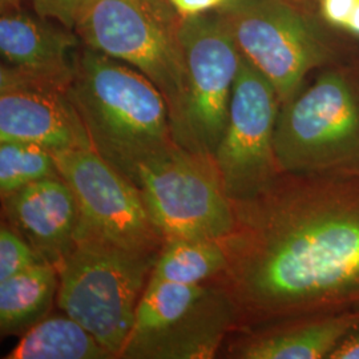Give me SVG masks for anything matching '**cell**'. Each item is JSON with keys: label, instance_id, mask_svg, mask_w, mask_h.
<instances>
[{"label": "cell", "instance_id": "cell-1", "mask_svg": "<svg viewBox=\"0 0 359 359\" xmlns=\"http://www.w3.org/2000/svg\"><path fill=\"white\" fill-rule=\"evenodd\" d=\"M231 203L226 266L212 283L229 295L237 332L359 311V179L283 172Z\"/></svg>", "mask_w": 359, "mask_h": 359}, {"label": "cell", "instance_id": "cell-2", "mask_svg": "<svg viewBox=\"0 0 359 359\" xmlns=\"http://www.w3.org/2000/svg\"><path fill=\"white\" fill-rule=\"evenodd\" d=\"M68 96L92 148L136 185L142 165L179 144L167 102L136 68L81 46Z\"/></svg>", "mask_w": 359, "mask_h": 359}, {"label": "cell", "instance_id": "cell-3", "mask_svg": "<svg viewBox=\"0 0 359 359\" xmlns=\"http://www.w3.org/2000/svg\"><path fill=\"white\" fill-rule=\"evenodd\" d=\"M274 149L286 173L359 179V68L327 65L281 104Z\"/></svg>", "mask_w": 359, "mask_h": 359}, {"label": "cell", "instance_id": "cell-4", "mask_svg": "<svg viewBox=\"0 0 359 359\" xmlns=\"http://www.w3.org/2000/svg\"><path fill=\"white\" fill-rule=\"evenodd\" d=\"M181 22L169 0H86L75 26L83 46L136 68L160 90L176 142L188 83Z\"/></svg>", "mask_w": 359, "mask_h": 359}, {"label": "cell", "instance_id": "cell-5", "mask_svg": "<svg viewBox=\"0 0 359 359\" xmlns=\"http://www.w3.org/2000/svg\"><path fill=\"white\" fill-rule=\"evenodd\" d=\"M157 257L77 231L74 248L56 268L57 306L120 358Z\"/></svg>", "mask_w": 359, "mask_h": 359}, {"label": "cell", "instance_id": "cell-6", "mask_svg": "<svg viewBox=\"0 0 359 359\" xmlns=\"http://www.w3.org/2000/svg\"><path fill=\"white\" fill-rule=\"evenodd\" d=\"M136 187L165 240L219 241L233 229V203L212 156L177 145L142 165Z\"/></svg>", "mask_w": 359, "mask_h": 359}, {"label": "cell", "instance_id": "cell-7", "mask_svg": "<svg viewBox=\"0 0 359 359\" xmlns=\"http://www.w3.org/2000/svg\"><path fill=\"white\" fill-rule=\"evenodd\" d=\"M243 53L274 87L281 104L335 52L308 19L283 0H231L221 11Z\"/></svg>", "mask_w": 359, "mask_h": 359}, {"label": "cell", "instance_id": "cell-8", "mask_svg": "<svg viewBox=\"0 0 359 359\" xmlns=\"http://www.w3.org/2000/svg\"><path fill=\"white\" fill-rule=\"evenodd\" d=\"M180 39L188 83L177 142L188 151L213 157L226 128L243 53L226 18L218 11L182 18Z\"/></svg>", "mask_w": 359, "mask_h": 359}, {"label": "cell", "instance_id": "cell-9", "mask_svg": "<svg viewBox=\"0 0 359 359\" xmlns=\"http://www.w3.org/2000/svg\"><path fill=\"white\" fill-rule=\"evenodd\" d=\"M280 107L271 83L243 56L226 128L213 154L231 201L256 196L283 173L274 149Z\"/></svg>", "mask_w": 359, "mask_h": 359}, {"label": "cell", "instance_id": "cell-10", "mask_svg": "<svg viewBox=\"0 0 359 359\" xmlns=\"http://www.w3.org/2000/svg\"><path fill=\"white\" fill-rule=\"evenodd\" d=\"M59 173L75 193L79 231L142 253H160L165 236L144 204L139 188L93 148L52 152Z\"/></svg>", "mask_w": 359, "mask_h": 359}, {"label": "cell", "instance_id": "cell-11", "mask_svg": "<svg viewBox=\"0 0 359 359\" xmlns=\"http://www.w3.org/2000/svg\"><path fill=\"white\" fill-rule=\"evenodd\" d=\"M0 142L38 144L51 152L92 148L68 88L0 68Z\"/></svg>", "mask_w": 359, "mask_h": 359}, {"label": "cell", "instance_id": "cell-12", "mask_svg": "<svg viewBox=\"0 0 359 359\" xmlns=\"http://www.w3.org/2000/svg\"><path fill=\"white\" fill-rule=\"evenodd\" d=\"M237 329V311L229 295L210 283L205 294L180 308L163 326L130 338L120 358H215L226 337Z\"/></svg>", "mask_w": 359, "mask_h": 359}, {"label": "cell", "instance_id": "cell-13", "mask_svg": "<svg viewBox=\"0 0 359 359\" xmlns=\"http://www.w3.org/2000/svg\"><path fill=\"white\" fill-rule=\"evenodd\" d=\"M3 221L10 224L41 261L57 268L76 243L80 209L62 176L40 180L1 197Z\"/></svg>", "mask_w": 359, "mask_h": 359}, {"label": "cell", "instance_id": "cell-14", "mask_svg": "<svg viewBox=\"0 0 359 359\" xmlns=\"http://www.w3.org/2000/svg\"><path fill=\"white\" fill-rule=\"evenodd\" d=\"M83 43L74 29L20 10L1 11V65L22 76L69 88Z\"/></svg>", "mask_w": 359, "mask_h": 359}, {"label": "cell", "instance_id": "cell-15", "mask_svg": "<svg viewBox=\"0 0 359 359\" xmlns=\"http://www.w3.org/2000/svg\"><path fill=\"white\" fill-rule=\"evenodd\" d=\"M359 325V311L321 313L236 332L226 357L237 359H329Z\"/></svg>", "mask_w": 359, "mask_h": 359}, {"label": "cell", "instance_id": "cell-16", "mask_svg": "<svg viewBox=\"0 0 359 359\" xmlns=\"http://www.w3.org/2000/svg\"><path fill=\"white\" fill-rule=\"evenodd\" d=\"M57 289V269L44 261L0 283L1 337L25 334L46 318Z\"/></svg>", "mask_w": 359, "mask_h": 359}, {"label": "cell", "instance_id": "cell-17", "mask_svg": "<svg viewBox=\"0 0 359 359\" xmlns=\"http://www.w3.org/2000/svg\"><path fill=\"white\" fill-rule=\"evenodd\" d=\"M105 347L74 318L46 317L23 334L4 359H111Z\"/></svg>", "mask_w": 359, "mask_h": 359}, {"label": "cell", "instance_id": "cell-18", "mask_svg": "<svg viewBox=\"0 0 359 359\" xmlns=\"http://www.w3.org/2000/svg\"><path fill=\"white\" fill-rule=\"evenodd\" d=\"M226 266V255L218 240L170 238L160 250L151 278L170 283H212Z\"/></svg>", "mask_w": 359, "mask_h": 359}, {"label": "cell", "instance_id": "cell-19", "mask_svg": "<svg viewBox=\"0 0 359 359\" xmlns=\"http://www.w3.org/2000/svg\"><path fill=\"white\" fill-rule=\"evenodd\" d=\"M60 176L47 148L25 142H0V194L11 193L40 180Z\"/></svg>", "mask_w": 359, "mask_h": 359}, {"label": "cell", "instance_id": "cell-20", "mask_svg": "<svg viewBox=\"0 0 359 359\" xmlns=\"http://www.w3.org/2000/svg\"><path fill=\"white\" fill-rule=\"evenodd\" d=\"M43 262L26 240L13 231V226L1 221L0 228V283L18 276Z\"/></svg>", "mask_w": 359, "mask_h": 359}, {"label": "cell", "instance_id": "cell-21", "mask_svg": "<svg viewBox=\"0 0 359 359\" xmlns=\"http://www.w3.org/2000/svg\"><path fill=\"white\" fill-rule=\"evenodd\" d=\"M86 0H31L35 13L74 29Z\"/></svg>", "mask_w": 359, "mask_h": 359}, {"label": "cell", "instance_id": "cell-22", "mask_svg": "<svg viewBox=\"0 0 359 359\" xmlns=\"http://www.w3.org/2000/svg\"><path fill=\"white\" fill-rule=\"evenodd\" d=\"M359 0H321L323 19L337 28L346 31L350 19L358 6Z\"/></svg>", "mask_w": 359, "mask_h": 359}, {"label": "cell", "instance_id": "cell-23", "mask_svg": "<svg viewBox=\"0 0 359 359\" xmlns=\"http://www.w3.org/2000/svg\"><path fill=\"white\" fill-rule=\"evenodd\" d=\"M181 18H192L224 10L231 0H169Z\"/></svg>", "mask_w": 359, "mask_h": 359}, {"label": "cell", "instance_id": "cell-24", "mask_svg": "<svg viewBox=\"0 0 359 359\" xmlns=\"http://www.w3.org/2000/svg\"><path fill=\"white\" fill-rule=\"evenodd\" d=\"M329 359H359V325L339 342Z\"/></svg>", "mask_w": 359, "mask_h": 359}, {"label": "cell", "instance_id": "cell-25", "mask_svg": "<svg viewBox=\"0 0 359 359\" xmlns=\"http://www.w3.org/2000/svg\"><path fill=\"white\" fill-rule=\"evenodd\" d=\"M346 31L348 34H351V35L359 38V1L355 11H354L351 19H350V23H348V26H347Z\"/></svg>", "mask_w": 359, "mask_h": 359}, {"label": "cell", "instance_id": "cell-26", "mask_svg": "<svg viewBox=\"0 0 359 359\" xmlns=\"http://www.w3.org/2000/svg\"><path fill=\"white\" fill-rule=\"evenodd\" d=\"M1 4V11H13V10H19L20 0H0Z\"/></svg>", "mask_w": 359, "mask_h": 359}]
</instances>
